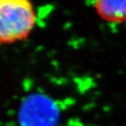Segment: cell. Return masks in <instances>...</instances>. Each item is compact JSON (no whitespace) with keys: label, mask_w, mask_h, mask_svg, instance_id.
Segmentation results:
<instances>
[{"label":"cell","mask_w":126,"mask_h":126,"mask_svg":"<svg viewBox=\"0 0 126 126\" xmlns=\"http://www.w3.org/2000/svg\"><path fill=\"white\" fill-rule=\"evenodd\" d=\"M37 19L35 7L28 0H0V45L28 39Z\"/></svg>","instance_id":"6da1fadb"},{"label":"cell","mask_w":126,"mask_h":126,"mask_svg":"<svg viewBox=\"0 0 126 126\" xmlns=\"http://www.w3.org/2000/svg\"><path fill=\"white\" fill-rule=\"evenodd\" d=\"M94 7L99 17L108 22L121 23L126 21V0L96 1Z\"/></svg>","instance_id":"7a4b0ae2"}]
</instances>
